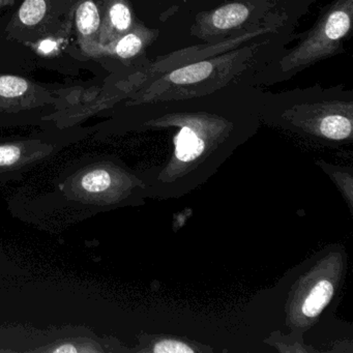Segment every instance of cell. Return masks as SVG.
Returning <instances> with one entry per match:
<instances>
[{
    "instance_id": "1",
    "label": "cell",
    "mask_w": 353,
    "mask_h": 353,
    "mask_svg": "<svg viewBox=\"0 0 353 353\" xmlns=\"http://www.w3.org/2000/svg\"><path fill=\"white\" fill-rule=\"evenodd\" d=\"M119 181L117 171L108 163L94 161L63 177L57 189L70 203L97 210L114 201Z\"/></svg>"
},
{
    "instance_id": "2",
    "label": "cell",
    "mask_w": 353,
    "mask_h": 353,
    "mask_svg": "<svg viewBox=\"0 0 353 353\" xmlns=\"http://www.w3.org/2000/svg\"><path fill=\"white\" fill-rule=\"evenodd\" d=\"M345 1L327 13L312 34L283 59L281 65L284 71L305 67L336 50L341 40L348 34L351 28L352 0Z\"/></svg>"
},
{
    "instance_id": "3",
    "label": "cell",
    "mask_w": 353,
    "mask_h": 353,
    "mask_svg": "<svg viewBox=\"0 0 353 353\" xmlns=\"http://www.w3.org/2000/svg\"><path fill=\"white\" fill-rule=\"evenodd\" d=\"M51 138H30L0 143V183L17 179L34 165L50 158L59 150Z\"/></svg>"
},
{
    "instance_id": "4",
    "label": "cell",
    "mask_w": 353,
    "mask_h": 353,
    "mask_svg": "<svg viewBox=\"0 0 353 353\" xmlns=\"http://www.w3.org/2000/svg\"><path fill=\"white\" fill-rule=\"evenodd\" d=\"M49 338L32 352L40 353H100L106 352V345L92 330L85 327L63 328L50 332Z\"/></svg>"
},
{
    "instance_id": "5",
    "label": "cell",
    "mask_w": 353,
    "mask_h": 353,
    "mask_svg": "<svg viewBox=\"0 0 353 353\" xmlns=\"http://www.w3.org/2000/svg\"><path fill=\"white\" fill-rule=\"evenodd\" d=\"M101 21L100 11L94 0H80L76 10V28L84 52L97 54Z\"/></svg>"
},
{
    "instance_id": "6",
    "label": "cell",
    "mask_w": 353,
    "mask_h": 353,
    "mask_svg": "<svg viewBox=\"0 0 353 353\" xmlns=\"http://www.w3.org/2000/svg\"><path fill=\"white\" fill-rule=\"evenodd\" d=\"M131 26V10L123 0H112L105 14L104 20L101 21L98 50L100 47L111 44L127 34Z\"/></svg>"
},
{
    "instance_id": "7",
    "label": "cell",
    "mask_w": 353,
    "mask_h": 353,
    "mask_svg": "<svg viewBox=\"0 0 353 353\" xmlns=\"http://www.w3.org/2000/svg\"><path fill=\"white\" fill-rule=\"evenodd\" d=\"M249 15V9L243 3H230L212 14V23L216 30H228L241 26Z\"/></svg>"
},
{
    "instance_id": "8",
    "label": "cell",
    "mask_w": 353,
    "mask_h": 353,
    "mask_svg": "<svg viewBox=\"0 0 353 353\" xmlns=\"http://www.w3.org/2000/svg\"><path fill=\"white\" fill-rule=\"evenodd\" d=\"M203 150V140L190 128H183L175 138V154L183 162L195 160Z\"/></svg>"
},
{
    "instance_id": "9",
    "label": "cell",
    "mask_w": 353,
    "mask_h": 353,
    "mask_svg": "<svg viewBox=\"0 0 353 353\" xmlns=\"http://www.w3.org/2000/svg\"><path fill=\"white\" fill-rule=\"evenodd\" d=\"M30 90V84L26 80L14 76H1L0 77V100L5 101L0 104V108L9 109V100H11L12 109H23L16 102V99L22 98Z\"/></svg>"
},
{
    "instance_id": "10",
    "label": "cell",
    "mask_w": 353,
    "mask_h": 353,
    "mask_svg": "<svg viewBox=\"0 0 353 353\" xmlns=\"http://www.w3.org/2000/svg\"><path fill=\"white\" fill-rule=\"evenodd\" d=\"M334 294V286L327 280L320 281L312 289L303 305V313L307 317H316L321 313Z\"/></svg>"
},
{
    "instance_id": "11",
    "label": "cell",
    "mask_w": 353,
    "mask_h": 353,
    "mask_svg": "<svg viewBox=\"0 0 353 353\" xmlns=\"http://www.w3.org/2000/svg\"><path fill=\"white\" fill-rule=\"evenodd\" d=\"M142 46H143L142 39L135 32H129L111 44L100 47L98 53L108 51V52L114 53L121 59H129L137 55L141 51Z\"/></svg>"
},
{
    "instance_id": "12",
    "label": "cell",
    "mask_w": 353,
    "mask_h": 353,
    "mask_svg": "<svg viewBox=\"0 0 353 353\" xmlns=\"http://www.w3.org/2000/svg\"><path fill=\"white\" fill-rule=\"evenodd\" d=\"M214 65L208 61L195 63L190 67L183 68L172 72L169 76V80L175 84H192L201 81L204 78L210 75Z\"/></svg>"
},
{
    "instance_id": "13",
    "label": "cell",
    "mask_w": 353,
    "mask_h": 353,
    "mask_svg": "<svg viewBox=\"0 0 353 353\" xmlns=\"http://www.w3.org/2000/svg\"><path fill=\"white\" fill-rule=\"evenodd\" d=\"M320 131L322 135L330 139L343 140L351 135L352 123L342 115H330L322 119Z\"/></svg>"
},
{
    "instance_id": "14",
    "label": "cell",
    "mask_w": 353,
    "mask_h": 353,
    "mask_svg": "<svg viewBox=\"0 0 353 353\" xmlns=\"http://www.w3.org/2000/svg\"><path fill=\"white\" fill-rule=\"evenodd\" d=\"M46 11L45 0H26V3L20 8L18 17L23 26H36L43 21Z\"/></svg>"
},
{
    "instance_id": "15",
    "label": "cell",
    "mask_w": 353,
    "mask_h": 353,
    "mask_svg": "<svg viewBox=\"0 0 353 353\" xmlns=\"http://www.w3.org/2000/svg\"><path fill=\"white\" fill-rule=\"evenodd\" d=\"M154 352L157 353H193L194 350L187 344L177 341H164L158 343L154 346Z\"/></svg>"
},
{
    "instance_id": "16",
    "label": "cell",
    "mask_w": 353,
    "mask_h": 353,
    "mask_svg": "<svg viewBox=\"0 0 353 353\" xmlns=\"http://www.w3.org/2000/svg\"><path fill=\"white\" fill-rule=\"evenodd\" d=\"M3 1H7V0H0V6L3 5Z\"/></svg>"
}]
</instances>
